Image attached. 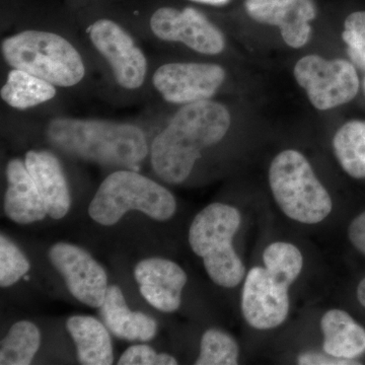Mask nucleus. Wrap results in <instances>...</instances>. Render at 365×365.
Instances as JSON below:
<instances>
[{"label": "nucleus", "mask_w": 365, "mask_h": 365, "mask_svg": "<svg viewBox=\"0 0 365 365\" xmlns=\"http://www.w3.org/2000/svg\"><path fill=\"white\" fill-rule=\"evenodd\" d=\"M230 126L225 106L213 101L184 105L151 144V165L163 181L181 184L206 148L220 143Z\"/></svg>", "instance_id": "nucleus-1"}, {"label": "nucleus", "mask_w": 365, "mask_h": 365, "mask_svg": "<svg viewBox=\"0 0 365 365\" xmlns=\"http://www.w3.org/2000/svg\"><path fill=\"white\" fill-rule=\"evenodd\" d=\"M47 136L68 155L111 167H134L148 153L143 130L132 124L56 118L48 125Z\"/></svg>", "instance_id": "nucleus-2"}, {"label": "nucleus", "mask_w": 365, "mask_h": 365, "mask_svg": "<svg viewBox=\"0 0 365 365\" xmlns=\"http://www.w3.org/2000/svg\"><path fill=\"white\" fill-rule=\"evenodd\" d=\"M6 63L44 79L55 86L69 88L85 76V64L78 50L58 34L29 30L2 41Z\"/></svg>", "instance_id": "nucleus-3"}, {"label": "nucleus", "mask_w": 365, "mask_h": 365, "mask_svg": "<svg viewBox=\"0 0 365 365\" xmlns=\"http://www.w3.org/2000/svg\"><path fill=\"white\" fill-rule=\"evenodd\" d=\"M241 223V213L234 206L213 203L201 210L190 227L192 251L203 259L209 277L222 287H237L246 273L232 246Z\"/></svg>", "instance_id": "nucleus-4"}, {"label": "nucleus", "mask_w": 365, "mask_h": 365, "mask_svg": "<svg viewBox=\"0 0 365 365\" xmlns=\"http://www.w3.org/2000/svg\"><path fill=\"white\" fill-rule=\"evenodd\" d=\"M130 210L165 222L176 213V199L169 190L150 178L122 170L106 178L88 206L91 217L108 227Z\"/></svg>", "instance_id": "nucleus-5"}, {"label": "nucleus", "mask_w": 365, "mask_h": 365, "mask_svg": "<svg viewBox=\"0 0 365 365\" xmlns=\"http://www.w3.org/2000/svg\"><path fill=\"white\" fill-rule=\"evenodd\" d=\"M269 184L276 203L295 222L314 225L332 212L330 194L299 151L284 150L274 158Z\"/></svg>", "instance_id": "nucleus-6"}, {"label": "nucleus", "mask_w": 365, "mask_h": 365, "mask_svg": "<svg viewBox=\"0 0 365 365\" xmlns=\"http://www.w3.org/2000/svg\"><path fill=\"white\" fill-rule=\"evenodd\" d=\"M294 78L306 90L312 104L321 111L350 102L359 90L356 69L345 60L309 55L297 62Z\"/></svg>", "instance_id": "nucleus-7"}, {"label": "nucleus", "mask_w": 365, "mask_h": 365, "mask_svg": "<svg viewBox=\"0 0 365 365\" xmlns=\"http://www.w3.org/2000/svg\"><path fill=\"white\" fill-rule=\"evenodd\" d=\"M225 79V69L217 64L177 62L158 67L153 83L167 102L188 105L212 97Z\"/></svg>", "instance_id": "nucleus-8"}, {"label": "nucleus", "mask_w": 365, "mask_h": 365, "mask_svg": "<svg viewBox=\"0 0 365 365\" xmlns=\"http://www.w3.org/2000/svg\"><path fill=\"white\" fill-rule=\"evenodd\" d=\"M90 37L96 49L111 66L118 85L136 90L143 85L148 61L130 35L111 20H98L91 25Z\"/></svg>", "instance_id": "nucleus-9"}, {"label": "nucleus", "mask_w": 365, "mask_h": 365, "mask_svg": "<svg viewBox=\"0 0 365 365\" xmlns=\"http://www.w3.org/2000/svg\"><path fill=\"white\" fill-rule=\"evenodd\" d=\"M288 288L267 269L252 268L242 294V311L247 323L258 330H270L284 323L289 313Z\"/></svg>", "instance_id": "nucleus-10"}, {"label": "nucleus", "mask_w": 365, "mask_h": 365, "mask_svg": "<svg viewBox=\"0 0 365 365\" xmlns=\"http://www.w3.org/2000/svg\"><path fill=\"white\" fill-rule=\"evenodd\" d=\"M49 258L76 299L91 307L102 306L109 287L107 273L86 250L58 242L50 249Z\"/></svg>", "instance_id": "nucleus-11"}, {"label": "nucleus", "mask_w": 365, "mask_h": 365, "mask_svg": "<svg viewBox=\"0 0 365 365\" xmlns=\"http://www.w3.org/2000/svg\"><path fill=\"white\" fill-rule=\"evenodd\" d=\"M153 33L163 41L182 43L194 51L216 55L225 49L222 32L195 9H158L150 19Z\"/></svg>", "instance_id": "nucleus-12"}, {"label": "nucleus", "mask_w": 365, "mask_h": 365, "mask_svg": "<svg viewBox=\"0 0 365 365\" xmlns=\"http://www.w3.org/2000/svg\"><path fill=\"white\" fill-rule=\"evenodd\" d=\"M245 6L253 20L278 26L290 47L300 48L309 42V21L317 14L313 0H246Z\"/></svg>", "instance_id": "nucleus-13"}, {"label": "nucleus", "mask_w": 365, "mask_h": 365, "mask_svg": "<svg viewBox=\"0 0 365 365\" xmlns=\"http://www.w3.org/2000/svg\"><path fill=\"white\" fill-rule=\"evenodd\" d=\"M134 276L141 295L150 306L163 313H173L181 306L187 275L175 262L163 258L145 259L137 264Z\"/></svg>", "instance_id": "nucleus-14"}, {"label": "nucleus", "mask_w": 365, "mask_h": 365, "mask_svg": "<svg viewBox=\"0 0 365 365\" xmlns=\"http://www.w3.org/2000/svg\"><path fill=\"white\" fill-rule=\"evenodd\" d=\"M25 163L44 201L47 215L54 220L63 218L71 209V199L58 158L49 151L31 150L26 153Z\"/></svg>", "instance_id": "nucleus-15"}, {"label": "nucleus", "mask_w": 365, "mask_h": 365, "mask_svg": "<svg viewBox=\"0 0 365 365\" xmlns=\"http://www.w3.org/2000/svg\"><path fill=\"white\" fill-rule=\"evenodd\" d=\"M6 179L9 182L4 197V211L13 222L28 225L44 220L47 215L44 201L26 163L14 158L7 163Z\"/></svg>", "instance_id": "nucleus-16"}, {"label": "nucleus", "mask_w": 365, "mask_h": 365, "mask_svg": "<svg viewBox=\"0 0 365 365\" xmlns=\"http://www.w3.org/2000/svg\"><path fill=\"white\" fill-rule=\"evenodd\" d=\"M100 316L108 330L118 338L128 341H150L157 335L158 324L148 314L132 312L119 287H108Z\"/></svg>", "instance_id": "nucleus-17"}, {"label": "nucleus", "mask_w": 365, "mask_h": 365, "mask_svg": "<svg viewBox=\"0 0 365 365\" xmlns=\"http://www.w3.org/2000/svg\"><path fill=\"white\" fill-rule=\"evenodd\" d=\"M323 348L327 354L354 359L365 352V330L349 314L331 309L321 319Z\"/></svg>", "instance_id": "nucleus-18"}, {"label": "nucleus", "mask_w": 365, "mask_h": 365, "mask_svg": "<svg viewBox=\"0 0 365 365\" xmlns=\"http://www.w3.org/2000/svg\"><path fill=\"white\" fill-rule=\"evenodd\" d=\"M66 328L76 346L78 361L85 365H110L114 361L111 337L108 328L97 319L73 316Z\"/></svg>", "instance_id": "nucleus-19"}, {"label": "nucleus", "mask_w": 365, "mask_h": 365, "mask_svg": "<svg viewBox=\"0 0 365 365\" xmlns=\"http://www.w3.org/2000/svg\"><path fill=\"white\" fill-rule=\"evenodd\" d=\"M0 93L7 105L14 109L26 110L52 100L56 95V88L44 79L21 69L13 68Z\"/></svg>", "instance_id": "nucleus-20"}, {"label": "nucleus", "mask_w": 365, "mask_h": 365, "mask_svg": "<svg viewBox=\"0 0 365 365\" xmlns=\"http://www.w3.org/2000/svg\"><path fill=\"white\" fill-rule=\"evenodd\" d=\"M333 148L341 167L355 179L365 178V121H350L336 132Z\"/></svg>", "instance_id": "nucleus-21"}, {"label": "nucleus", "mask_w": 365, "mask_h": 365, "mask_svg": "<svg viewBox=\"0 0 365 365\" xmlns=\"http://www.w3.org/2000/svg\"><path fill=\"white\" fill-rule=\"evenodd\" d=\"M41 335L37 326L21 321L11 327L0 347V364H31L39 350Z\"/></svg>", "instance_id": "nucleus-22"}, {"label": "nucleus", "mask_w": 365, "mask_h": 365, "mask_svg": "<svg viewBox=\"0 0 365 365\" xmlns=\"http://www.w3.org/2000/svg\"><path fill=\"white\" fill-rule=\"evenodd\" d=\"M264 264L269 272L290 287L299 278L304 266L302 252L289 242H276L263 254Z\"/></svg>", "instance_id": "nucleus-23"}, {"label": "nucleus", "mask_w": 365, "mask_h": 365, "mask_svg": "<svg viewBox=\"0 0 365 365\" xmlns=\"http://www.w3.org/2000/svg\"><path fill=\"white\" fill-rule=\"evenodd\" d=\"M239 345L234 338L217 329L203 334L200 354L196 365H235L239 359Z\"/></svg>", "instance_id": "nucleus-24"}, {"label": "nucleus", "mask_w": 365, "mask_h": 365, "mask_svg": "<svg viewBox=\"0 0 365 365\" xmlns=\"http://www.w3.org/2000/svg\"><path fill=\"white\" fill-rule=\"evenodd\" d=\"M31 264L23 252L6 235H0V285L9 287L30 270Z\"/></svg>", "instance_id": "nucleus-25"}, {"label": "nucleus", "mask_w": 365, "mask_h": 365, "mask_svg": "<svg viewBox=\"0 0 365 365\" xmlns=\"http://www.w3.org/2000/svg\"><path fill=\"white\" fill-rule=\"evenodd\" d=\"M343 40L348 46V55L353 63L365 69V11H356L347 16Z\"/></svg>", "instance_id": "nucleus-26"}, {"label": "nucleus", "mask_w": 365, "mask_h": 365, "mask_svg": "<svg viewBox=\"0 0 365 365\" xmlns=\"http://www.w3.org/2000/svg\"><path fill=\"white\" fill-rule=\"evenodd\" d=\"M119 365H176L177 359L167 353L158 354L148 345L129 347L120 357Z\"/></svg>", "instance_id": "nucleus-27"}, {"label": "nucleus", "mask_w": 365, "mask_h": 365, "mask_svg": "<svg viewBox=\"0 0 365 365\" xmlns=\"http://www.w3.org/2000/svg\"><path fill=\"white\" fill-rule=\"evenodd\" d=\"M300 365H353L360 364L353 359H339L329 354L318 352L302 353L297 359Z\"/></svg>", "instance_id": "nucleus-28"}, {"label": "nucleus", "mask_w": 365, "mask_h": 365, "mask_svg": "<svg viewBox=\"0 0 365 365\" xmlns=\"http://www.w3.org/2000/svg\"><path fill=\"white\" fill-rule=\"evenodd\" d=\"M348 237L354 248L365 256V211L350 223Z\"/></svg>", "instance_id": "nucleus-29"}, {"label": "nucleus", "mask_w": 365, "mask_h": 365, "mask_svg": "<svg viewBox=\"0 0 365 365\" xmlns=\"http://www.w3.org/2000/svg\"><path fill=\"white\" fill-rule=\"evenodd\" d=\"M357 299H359L360 304L365 307V278L360 281L359 287H357Z\"/></svg>", "instance_id": "nucleus-30"}, {"label": "nucleus", "mask_w": 365, "mask_h": 365, "mask_svg": "<svg viewBox=\"0 0 365 365\" xmlns=\"http://www.w3.org/2000/svg\"><path fill=\"white\" fill-rule=\"evenodd\" d=\"M192 1L200 2V4H211V6H222L227 4L230 0H192Z\"/></svg>", "instance_id": "nucleus-31"}, {"label": "nucleus", "mask_w": 365, "mask_h": 365, "mask_svg": "<svg viewBox=\"0 0 365 365\" xmlns=\"http://www.w3.org/2000/svg\"><path fill=\"white\" fill-rule=\"evenodd\" d=\"M364 88H365V81H364Z\"/></svg>", "instance_id": "nucleus-32"}]
</instances>
